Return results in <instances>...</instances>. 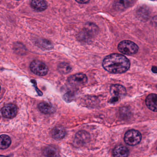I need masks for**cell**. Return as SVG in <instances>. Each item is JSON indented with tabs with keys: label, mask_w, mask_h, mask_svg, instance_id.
<instances>
[{
	"label": "cell",
	"mask_w": 157,
	"mask_h": 157,
	"mask_svg": "<svg viewBox=\"0 0 157 157\" xmlns=\"http://www.w3.org/2000/svg\"><path fill=\"white\" fill-rule=\"evenodd\" d=\"M129 60L124 55L117 53L110 54L105 57L102 63L103 68L112 74H122L130 67Z\"/></svg>",
	"instance_id": "obj_1"
},
{
	"label": "cell",
	"mask_w": 157,
	"mask_h": 157,
	"mask_svg": "<svg viewBox=\"0 0 157 157\" xmlns=\"http://www.w3.org/2000/svg\"><path fill=\"white\" fill-rule=\"evenodd\" d=\"M98 29L97 26L91 23H88L82 31L78 34V40L84 42H89L93 37L98 33Z\"/></svg>",
	"instance_id": "obj_2"
},
{
	"label": "cell",
	"mask_w": 157,
	"mask_h": 157,
	"mask_svg": "<svg viewBox=\"0 0 157 157\" xmlns=\"http://www.w3.org/2000/svg\"><path fill=\"white\" fill-rule=\"evenodd\" d=\"M118 50L123 54L127 55H133L137 53L139 49L138 46L130 40L121 41L118 46Z\"/></svg>",
	"instance_id": "obj_3"
},
{
	"label": "cell",
	"mask_w": 157,
	"mask_h": 157,
	"mask_svg": "<svg viewBox=\"0 0 157 157\" xmlns=\"http://www.w3.org/2000/svg\"><path fill=\"white\" fill-rule=\"evenodd\" d=\"M110 93L112 98L110 100V103H114L120 100L126 94V90L123 86L118 84L112 85L110 88Z\"/></svg>",
	"instance_id": "obj_4"
},
{
	"label": "cell",
	"mask_w": 157,
	"mask_h": 157,
	"mask_svg": "<svg viewBox=\"0 0 157 157\" xmlns=\"http://www.w3.org/2000/svg\"><path fill=\"white\" fill-rule=\"evenodd\" d=\"M141 140L142 135L136 130H129L124 135V142L130 146L136 145L140 143Z\"/></svg>",
	"instance_id": "obj_5"
},
{
	"label": "cell",
	"mask_w": 157,
	"mask_h": 157,
	"mask_svg": "<svg viewBox=\"0 0 157 157\" xmlns=\"http://www.w3.org/2000/svg\"><path fill=\"white\" fill-rule=\"evenodd\" d=\"M31 71L39 76H44L48 74V68L45 63L39 60H34L30 64Z\"/></svg>",
	"instance_id": "obj_6"
},
{
	"label": "cell",
	"mask_w": 157,
	"mask_h": 157,
	"mask_svg": "<svg viewBox=\"0 0 157 157\" xmlns=\"http://www.w3.org/2000/svg\"><path fill=\"white\" fill-rule=\"evenodd\" d=\"M68 82L72 86H80L86 83L88 78L84 74L79 73L70 76L68 79Z\"/></svg>",
	"instance_id": "obj_7"
},
{
	"label": "cell",
	"mask_w": 157,
	"mask_h": 157,
	"mask_svg": "<svg viewBox=\"0 0 157 157\" xmlns=\"http://www.w3.org/2000/svg\"><path fill=\"white\" fill-rule=\"evenodd\" d=\"M17 113V108L13 104L6 105L2 109V113L4 118L12 119L16 115Z\"/></svg>",
	"instance_id": "obj_8"
},
{
	"label": "cell",
	"mask_w": 157,
	"mask_h": 157,
	"mask_svg": "<svg viewBox=\"0 0 157 157\" xmlns=\"http://www.w3.org/2000/svg\"><path fill=\"white\" fill-rule=\"evenodd\" d=\"M89 134L86 131L78 132L75 135L74 143L76 145L80 146L86 144L90 140Z\"/></svg>",
	"instance_id": "obj_9"
},
{
	"label": "cell",
	"mask_w": 157,
	"mask_h": 157,
	"mask_svg": "<svg viewBox=\"0 0 157 157\" xmlns=\"http://www.w3.org/2000/svg\"><path fill=\"white\" fill-rule=\"evenodd\" d=\"M146 104L151 110L157 112V94H149L147 97Z\"/></svg>",
	"instance_id": "obj_10"
},
{
	"label": "cell",
	"mask_w": 157,
	"mask_h": 157,
	"mask_svg": "<svg viewBox=\"0 0 157 157\" xmlns=\"http://www.w3.org/2000/svg\"><path fill=\"white\" fill-rule=\"evenodd\" d=\"M38 107L41 112L46 114H51L56 111V109L52 104L45 101L40 102L39 104Z\"/></svg>",
	"instance_id": "obj_11"
},
{
	"label": "cell",
	"mask_w": 157,
	"mask_h": 157,
	"mask_svg": "<svg viewBox=\"0 0 157 157\" xmlns=\"http://www.w3.org/2000/svg\"><path fill=\"white\" fill-rule=\"evenodd\" d=\"M31 6L36 11L41 12L47 9L48 4L46 0H32Z\"/></svg>",
	"instance_id": "obj_12"
},
{
	"label": "cell",
	"mask_w": 157,
	"mask_h": 157,
	"mask_svg": "<svg viewBox=\"0 0 157 157\" xmlns=\"http://www.w3.org/2000/svg\"><path fill=\"white\" fill-rule=\"evenodd\" d=\"M129 151L127 147L123 145H118L114 148L113 155L114 157H127Z\"/></svg>",
	"instance_id": "obj_13"
},
{
	"label": "cell",
	"mask_w": 157,
	"mask_h": 157,
	"mask_svg": "<svg viewBox=\"0 0 157 157\" xmlns=\"http://www.w3.org/2000/svg\"><path fill=\"white\" fill-rule=\"evenodd\" d=\"M133 3V0H115L114 6L119 11L125 10L130 7Z\"/></svg>",
	"instance_id": "obj_14"
},
{
	"label": "cell",
	"mask_w": 157,
	"mask_h": 157,
	"mask_svg": "<svg viewBox=\"0 0 157 157\" xmlns=\"http://www.w3.org/2000/svg\"><path fill=\"white\" fill-rule=\"evenodd\" d=\"M51 134L53 138L60 140L65 137L66 132L63 127L62 126H57L52 129Z\"/></svg>",
	"instance_id": "obj_15"
},
{
	"label": "cell",
	"mask_w": 157,
	"mask_h": 157,
	"mask_svg": "<svg viewBox=\"0 0 157 157\" xmlns=\"http://www.w3.org/2000/svg\"><path fill=\"white\" fill-rule=\"evenodd\" d=\"M43 154L47 157H60L57 149L52 147H46L43 150Z\"/></svg>",
	"instance_id": "obj_16"
},
{
	"label": "cell",
	"mask_w": 157,
	"mask_h": 157,
	"mask_svg": "<svg viewBox=\"0 0 157 157\" xmlns=\"http://www.w3.org/2000/svg\"><path fill=\"white\" fill-rule=\"evenodd\" d=\"M11 144L10 137L6 135L0 136V149H5L8 148Z\"/></svg>",
	"instance_id": "obj_17"
},
{
	"label": "cell",
	"mask_w": 157,
	"mask_h": 157,
	"mask_svg": "<svg viewBox=\"0 0 157 157\" xmlns=\"http://www.w3.org/2000/svg\"><path fill=\"white\" fill-rule=\"evenodd\" d=\"M58 71L62 74H67L71 72L72 70L71 66L66 63H62L58 66Z\"/></svg>",
	"instance_id": "obj_18"
},
{
	"label": "cell",
	"mask_w": 157,
	"mask_h": 157,
	"mask_svg": "<svg viewBox=\"0 0 157 157\" xmlns=\"http://www.w3.org/2000/svg\"><path fill=\"white\" fill-rule=\"evenodd\" d=\"M40 45L42 48L46 49L49 50L52 49L53 48V45L52 43L47 40H42L40 42Z\"/></svg>",
	"instance_id": "obj_19"
},
{
	"label": "cell",
	"mask_w": 157,
	"mask_h": 157,
	"mask_svg": "<svg viewBox=\"0 0 157 157\" xmlns=\"http://www.w3.org/2000/svg\"><path fill=\"white\" fill-rule=\"evenodd\" d=\"M75 97L74 93L72 92H67L64 95V99L66 101L69 102L71 101Z\"/></svg>",
	"instance_id": "obj_20"
},
{
	"label": "cell",
	"mask_w": 157,
	"mask_h": 157,
	"mask_svg": "<svg viewBox=\"0 0 157 157\" xmlns=\"http://www.w3.org/2000/svg\"><path fill=\"white\" fill-rule=\"evenodd\" d=\"M78 3L85 4L88 2L90 0H75Z\"/></svg>",
	"instance_id": "obj_21"
},
{
	"label": "cell",
	"mask_w": 157,
	"mask_h": 157,
	"mask_svg": "<svg viewBox=\"0 0 157 157\" xmlns=\"http://www.w3.org/2000/svg\"><path fill=\"white\" fill-rule=\"evenodd\" d=\"M152 71L154 73L157 74V67L153 66L152 68Z\"/></svg>",
	"instance_id": "obj_22"
},
{
	"label": "cell",
	"mask_w": 157,
	"mask_h": 157,
	"mask_svg": "<svg viewBox=\"0 0 157 157\" xmlns=\"http://www.w3.org/2000/svg\"><path fill=\"white\" fill-rule=\"evenodd\" d=\"M0 157H6L5 156L1 155H0Z\"/></svg>",
	"instance_id": "obj_23"
},
{
	"label": "cell",
	"mask_w": 157,
	"mask_h": 157,
	"mask_svg": "<svg viewBox=\"0 0 157 157\" xmlns=\"http://www.w3.org/2000/svg\"><path fill=\"white\" fill-rule=\"evenodd\" d=\"M0 90H1V86H0Z\"/></svg>",
	"instance_id": "obj_24"
},
{
	"label": "cell",
	"mask_w": 157,
	"mask_h": 157,
	"mask_svg": "<svg viewBox=\"0 0 157 157\" xmlns=\"http://www.w3.org/2000/svg\"></svg>",
	"instance_id": "obj_25"
},
{
	"label": "cell",
	"mask_w": 157,
	"mask_h": 157,
	"mask_svg": "<svg viewBox=\"0 0 157 157\" xmlns=\"http://www.w3.org/2000/svg\"></svg>",
	"instance_id": "obj_26"
}]
</instances>
